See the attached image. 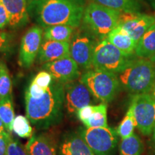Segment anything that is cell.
<instances>
[{
  "mask_svg": "<svg viewBox=\"0 0 155 155\" xmlns=\"http://www.w3.org/2000/svg\"><path fill=\"white\" fill-rule=\"evenodd\" d=\"M5 132H7V131H6L5 125H4L2 121L1 118H0V133H5Z\"/></svg>",
  "mask_w": 155,
  "mask_h": 155,
  "instance_id": "cell-33",
  "label": "cell"
},
{
  "mask_svg": "<svg viewBox=\"0 0 155 155\" xmlns=\"http://www.w3.org/2000/svg\"><path fill=\"white\" fill-rule=\"evenodd\" d=\"M10 134H11L8 132L0 133V155H6L7 154V145Z\"/></svg>",
  "mask_w": 155,
  "mask_h": 155,
  "instance_id": "cell-32",
  "label": "cell"
},
{
  "mask_svg": "<svg viewBox=\"0 0 155 155\" xmlns=\"http://www.w3.org/2000/svg\"><path fill=\"white\" fill-rule=\"evenodd\" d=\"M12 96V81L7 64L0 60V99Z\"/></svg>",
  "mask_w": 155,
  "mask_h": 155,
  "instance_id": "cell-26",
  "label": "cell"
},
{
  "mask_svg": "<svg viewBox=\"0 0 155 155\" xmlns=\"http://www.w3.org/2000/svg\"><path fill=\"white\" fill-rule=\"evenodd\" d=\"M134 55H127L106 39L97 42L93 55V68L118 74L135 60Z\"/></svg>",
  "mask_w": 155,
  "mask_h": 155,
  "instance_id": "cell-6",
  "label": "cell"
},
{
  "mask_svg": "<svg viewBox=\"0 0 155 155\" xmlns=\"http://www.w3.org/2000/svg\"><path fill=\"white\" fill-rule=\"evenodd\" d=\"M64 88L65 108L70 114L76 113L81 108L91 105L97 100L81 80L64 83Z\"/></svg>",
  "mask_w": 155,
  "mask_h": 155,
  "instance_id": "cell-10",
  "label": "cell"
},
{
  "mask_svg": "<svg viewBox=\"0 0 155 155\" xmlns=\"http://www.w3.org/2000/svg\"><path fill=\"white\" fill-rule=\"evenodd\" d=\"M153 133H154V139H155V127H154V131H153Z\"/></svg>",
  "mask_w": 155,
  "mask_h": 155,
  "instance_id": "cell-37",
  "label": "cell"
},
{
  "mask_svg": "<svg viewBox=\"0 0 155 155\" xmlns=\"http://www.w3.org/2000/svg\"><path fill=\"white\" fill-rule=\"evenodd\" d=\"M150 61L152 62V63H154L155 64V54L154 55H152V57L150 58Z\"/></svg>",
  "mask_w": 155,
  "mask_h": 155,
  "instance_id": "cell-35",
  "label": "cell"
},
{
  "mask_svg": "<svg viewBox=\"0 0 155 155\" xmlns=\"http://www.w3.org/2000/svg\"><path fill=\"white\" fill-rule=\"evenodd\" d=\"M94 2L105 6L119 12H139L142 0H91Z\"/></svg>",
  "mask_w": 155,
  "mask_h": 155,
  "instance_id": "cell-22",
  "label": "cell"
},
{
  "mask_svg": "<svg viewBox=\"0 0 155 155\" xmlns=\"http://www.w3.org/2000/svg\"><path fill=\"white\" fill-rule=\"evenodd\" d=\"M42 68L50 73L53 79L63 83L77 80L81 77L79 66L71 57L45 63Z\"/></svg>",
  "mask_w": 155,
  "mask_h": 155,
  "instance_id": "cell-13",
  "label": "cell"
},
{
  "mask_svg": "<svg viewBox=\"0 0 155 155\" xmlns=\"http://www.w3.org/2000/svg\"><path fill=\"white\" fill-rule=\"evenodd\" d=\"M25 147L28 155H57L55 141L46 134L32 135Z\"/></svg>",
  "mask_w": 155,
  "mask_h": 155,
  "instance_id": "cell-17",
  "label": "cell"
},
{
  "mask_svg": "<svg viewBox=\"0 0 155 155\" xmlns=\"http://www.w3.org/2000/svg\"><path fill=\"white\" fill-rule=\"evenodd\" d=\"M120 12L91 2L86 7L83 28L96 38L104 40L119 25Z\"/></svg>",
  "mask_w": 155,
  "mask_h": 155,
  "instance_id": "cell-4",
  "label": "cell"
},
{
  "mask_svg": "<svg viewBox=\"0 0 155 155\" xmlns=\"http://www.w3.org/2000/svg\"><path fill=\"white\" fill-rule=\"evenodd\" d=\"M119 155H141L144 151V144L135 134L121 139L119 146Z\"/></svg>",
  "mask_w": 155,
  "mask_h": 155,
  "instance_id": "cell-23",
  "label": "cell"
},
{
  "mask_svg": "<svg viewBox=\"0 0 155 155\" xmlns=\"http://www.w3.org/2000/svg\"><path fill=\"white\" fill-rule=\"evenodd\" d=\"M6 155H28L26 147L10 134Z\"/></svg>",
  "mask_w": 155,
  "mask_h": 155,
  "instance_id": "cell-30",
  "label": "cell"
},
{
  "mask_svg": "<svg viewBox=\"0 0 155 155\" xmlns=\"http://www.w3.org/2000/svg\"><path fill=\"white\" fill-rule=\"evenodd\" d=\"M151 1H152L153 5H154V7H155V0H151Z\"/></svg>",
  "mask_w": 155,
  "mask_h": 155,
  "instance_id": "cell-36",
  "label": "cell"
},
{
  "mask_svg": "<svg viewBox=\"0 0 155 155\" xmlns=\"http://www.w3.org/2000/svg\"><path fill=\"white\" fill-rule=\"evenodd\" d=\"M31 1H32V0H27V2H28V4L29 2H30Z\"/></svg>",
  "mask_w": 155,
  "mask_h": 155,
  "instance_id": "cell-38",
  "label": "cell"
},
{
  "mask_svg": "<svg viewBox=\"0 0 155 155\" xmlns=\"http://www.w3.org/2000/svg\"><path fill=\"white\" fill-rule=\"evenodd\" d=\"M14 45L13 35L0 29V56L11 53Z\"/></svg>",
  "mask_w": 155,
  "mask_h": 155,
  "instance_id": "cell-29",
  "label": "cell"
},
{
  "mask_svg": "<svg viewBox=\"0 0 155 155\" xmlns=\"http://www.w3.org/2000/svg\"><path fill=\"white\" fill-rule=\"evenodd\" d=\"M117 75L121 86L131 94H149L155 84V64L136 58Z\"/></svg>",
  "mask_w": 155,
  "mask_h": 155,
  "instance_id": "cell-3",
  "label": "cell"
},
{
  "mask_svg": "<svg viewBox=\"0 0 155 155\" xmlns=\"http://www.w3.org/2000/svg\"><path fill=\"white\" fill-rule=\"evenodd\" d=\"M136 127L137 125L132 111L130 108H129L127 114L119 125L116 132L121 139H125L133 134Z\"/></svg>",
  "mask_w": 155,
  "mask_h": 155,
  "instance_id": "cell-28",
  "label": "cell"
},
{
  "mask_svg": "<svg viewBox=\"0 0 155 155\" xmlns=\"http://www.w3.org/2000/svg\"><path fill=\"white\" fill-rule=\"evenodd\" d=\"M43 30L41 27L33 26L25 32L21 40L19 51V64L29 68L38 57L41 47Z\"/></svg>",
  "mask_w": 155,
  "mask_h": 155,
  "instance_id": "cell-11",
  "label": "cell"
},
{
  "mask_svg": "<svg viewBox=\"0 0 155 155\" xmlns=\"http://www.w3.org/2000/svg\"><path fill=\"white\" fill-rule=\"evenodd\" d=\"M25 103L26 116L36 128L45 129L57 124L63 117L64 83L53 79L42 96L36 98L25 96Z\"/></svg>",
  "mask_w": 155,
  "mask_h": 155,
  "instance_id": "cell-2",
  "label": "cell"
},
{
  "mask_svg": "<svg viewBox=\"0 0 155 155\" xmlns=\"http://www.w3.org/2000/svg\"><path fill=\"white\" fill-rule=\"evenodd\" d=\"M53 81V78L46 71L39 72L35 76L25 91V96L31 98H39L45 93Z\"/></svg>",
  "mask_w": 155,
  "mask_h": 155,
  "instance_id": "cell-19",
  "label": "cell"
},
{
  "mask_svg": "<svg viewBox=\"0 0 155 155\" xmlns=\"http://www.w3.org/2000/svg\"><path fill=\"white\" fill-rule=\"evenodd\" d=\"M106 40L125 55H134L135 54L137 42L121 27L118 26L114 29L108 35Z\"/></svg>",
  "mask_w": 155,
  "mask_h": 155,
  "instance_id": "cell-18",
  "label": "cell"
},
{
  "mask_svg": "<svg viewBox=\"0 0 155 155\" xmlns=\"http://www.w3.org/2000/svg\"><path fill=\"white\" fill-rule=\"evenodd\" d=\"M151 94H152V96L153 97H154V99H155V84H154V87H153L152 91H151Z\"/></svg>",
  "mask_w": 155,
  "mask_h": 155,
  "instance_id": "cell-34",
  "label": "cell"
},
{
  "mask_svg": "<svg viewBox=\"0 0 155 155\" xmlns=\"http://www.w3.org/2000/svg\"><path fill=\"white\" fill-rule=\"evenodd\" d=\"M71 42V57L80 68L91 70L93 68V55L96 38L84 28L79 30Z\"/></svg>",
  "mask_w": 155,
  "mask_h": 155,
  "instance_id": "cell-9",
  "label": "cell"
},
{
  "mask_svg": "<svg viewBox=\"0 0 155 155\" xmlns=\"http://www.w3.org/2000/svg\"><path fill=\"white\" fill-rule=\"evenodd\" d=\"M86 128H106L107 123V104L101 103L94 105V111L89 119L83 124Z\"/></svg>",
  "mask_w": 155,
  "mask_h": 155,
  "instance_id": "cell-24",
  "label": "cell"
},
{
  "mask_svg": "<svg viewBox=\"0 0 155 155\" xmlns=\"http://www.w3.org/2000/svg\"><path fill=\"white\" fill-rule=\"evenodd\" d=\"M8 12L9 26L12 29L22 28L29 22L30 15L27 0H1Z\"/></svg>",
  "mask_w": 155,
  "mask_h": 155,
  "instance_id": "cell-15",
  "label": "cell"
},
{
  "mask_svg": "<svg viewBox=\"0 0 155 155\" xmlns=\"http://www.w3.org/2000/svg\"><path fill=\"white\" fill-rule=\"evenodd\" d=\"M0 118L5 125L6 131L11 134L13 131L12 126L15 118L12 96L0 99Z\"/></svg>",
  "mask_w": 155,
  "mask_h": 155,
  "instance_id": "cell-25",
  "label": "cell"
},
{
  "mask_svg": "<svg viewBox=\"0 0 155 155\" xmlns=\"http://www.w3.org/2000/svg\"><path fill=\"white\" fill-rule=\"evenodd\" d=\"M59 153L60 155H95L79 133L65 136L60 144Z\"/></svg>",
  "mask_w": 155,
  "mask_h": 155,
  "instance_id": "cell-16",
  "label": "cell"
},
{
  "mask_svg": "<svg viewBox=\"0 0 155 155\" xmlns=\"http://www.w3.org/2000/svg\"><path fill=\"white\" fill-rule=\"evenodd\" d=\"M85 0H32L28 4L30 17L42 28L54 25L80 27L86 6Z\"/></svg>",
  "mask_w": 155,
  "mask_h": 155,
  "instance_id": "cell-1",
  "label": "cell"
},
{
  "mask_svg": "<svg viewBox=\"0 0 155 155\" xmlns=\"http://www.w3.org/2000/svg\"><path fill=\"white\" fill-rule=\"evenodd\" d=\"M9 23V17L8 12L5 7L0 0V29L3 30Z\"/></svg>",
  "mask_w": 155,
  "mask_h": 155,
  "instance_id": "cell-31",
  "label": "cell"
},
{
  "mask_svg": "<svg viewBox=\"0 0 155 155\" xmlns=\"http://www.w3.org/2000/svg\"><path fill=\"white\" fill-rule=\"evenodd\" d=\"M12 129L13 131L21 138H30L33 134L30 121L27 116L22 115L15 116Z\"/></svg>",
  "mask_w": 155,
  "mask_h": 155,
  "instance_id": "cell-27",
  "label": "cell"
},
{
  "mask_svg": "<svg viewBox=\"0 0 155 155\" xmlns=\"http://www.w3.org/2000/svg\"><path fill=\"white\" fill-rule=\"evenodd\" d=\"M71 57V42L44 40L38 53V58L42 63Z\"/></svg>",
  "mask_w": 155,
  "mask_h": 155,
  "instance_id": "cell-14",
  "label": "cell"
},
{
  "mask_svg": "<svg viewBox=\"0 0 155 155\" xmlns=\"http://www.w3.org/2000/svg\"><path fill=\"white\" fill-rule=\"evenodd\" d=\"M155 23V16L134 12H120L119 25L137 42Z\"/></svg>",
  "mask_w": 155,
  "mask_h": 155,
  "instance_id": "cell-12",
  "label": "cell"
},
{
  "mask_svg": "<svg viewBox=\"0 0 155 155\" xmlns=\"http://www.w3.org/2000/svg\"><path fill=\"white\" fill-rule=\"evenodd\" d=\"M155 54V23L149 28L137 43L135 55L141 58H150Z\"/></svg>",
  "mask_w": 155,
  "mask_h": 155,
  "instance_id": "cell-20",
  "label": "cell"
},
{
  "mask_svg": "<svg viewBox=\"0 0 155 155\" xmlns=\"http://www.w3.org/2000/svg\"><path fill=\"white\" fill-rule=\"evenodd\" d=\"M129 108L139 130L144 135L151 134L155 127V99L152 94L133 95Z\"/></svg>",
  "mask_w": 155,
  "mask_h": 155,
  "instance_id": "cell-8",
  "label": "cell"
},
{
  "mask_svg": "<svg viewBox=\"0 0 155 155\" xmlns=\"http://www.w3.org/2000/svg\"><path fill=\"white\" fill-rule=\"evenodd\" d=\"M80 80L97 100L106 104L115 98L121 86L117 74L94 68L83 73Z\"/></svg>",
  "mask_w": 155,
  "mask_h": 155,
  "instance_id": "cell-5",
  "label": "cell"
},
{
  "mask_svg": "<svg viewBox=\"0 0 155 155\" xmlns=\"http://www.w3.org/2000/svg\"><path fill=\"white\" fill-rule=\"evenodd\" d=\"M95 155H114L118 145V134L110 127L86 128L79 131Z\"/></svg>",
  "mask_w": 155,
  "mask_h": 155,
  "instance_id": "cell-7",
  "label": "cell"
},
{
  "mask_svg": "<svg viewBox=\"0 0 155 155\" xmlns=\"http://www.w3.org/2000/svg\"><path fill=\"white\" fill-rule=\"evenodd\" d=\"M74 29L73 27L64 25L48 27L43 31L44 39L58 42H71Z\"/></svg>",
  "mask_w": 155,
  "mask_h": 155,
  "instance_id": "cell-21",
  "label": "cell"
}]
</instances>
